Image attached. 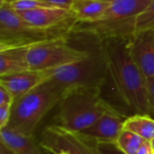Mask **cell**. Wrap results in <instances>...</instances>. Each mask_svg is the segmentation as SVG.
<instances>
[{
  "label": "cell",
  "instance_id": "cell-15",
  "mask_svg": "<svg viewBox=\"0 0 154 154\" xmlns=\"http://www.w3.org/2000/svg\"><path fill=\"white\" fill-rule=\"evenodd\" d=\"M123 130L130 131L145 141H151L154 137V119L149 115L135 114L126 117Z\"/></svg>",
  "mask_w": 154,
  "mask_h": 154
},
{
  "label": "cell",
  "instance_id": "cell-28",
  "mask_svg": "<svg viewBox=\"0 0 154 154\" xmlns=\"http://www.w3.org/2000/svg\"><path fill=\"white\" fill-rule=\"evenodd\" d=\"M102 1H106V2H112V1H115V0H102Z\"/></svg>",
  "mask_w": 154,
  "mask_h": 154
},
{
  "label": "cell",
  "instance_id": "cell-6",
  "mask_svg": "<svg viewBox=\"0 0 154 154\" xmlns=\"http://www.w3.org/2000/svg\"><path fill=\"white\" fill-rule=\"evenodd\" d=\"M96 45L79 49L70 45L69 38H65L32 46L27 54L30 70L43 71L82 60L90 55Z\"/></svg>",
  "mask_w": 154,
  "mask_h": 154
},
{
  "label": "cell",
  "instance_id": "cell-22",
  "mask_svg": "<svg viewBox=\"0 0 154 154\" xmlns=\"http://www.w3.org/2000/svg\"><path fill=\"white\" fill-rule=\"evenodd\" d=\"M147 81V88L149 93V100H150V106L152 115H154V78L146 79Z\"/></svg>",
  "mask_w": 154,
  "mask_h": 154
},
{
  "label": "cell",
  "instance_id": "cell-13",
  "mask_svg": "<svg viewBox=\"0 0 154 154\" xmlns=\"http://www.w3.org/2000/svg\"><path fill=\"white\" fill-rule=\"evenodd\" d=\"M29 49L17 47L0 51V76L30 70L27 60Z\"/></svg>",
  "mask_w": 154,
  "mask_h": 154
},
{
  "label": "cell",
  "instance_id": "cell-9",
  "mask_svg": "<svg viewBox=\"0 0 154 154\" xmlns=\"http://www.w3.org/2000/svg\"><path fill=\"white\" fill-rule=\"evenodd\" d=\"M131 54L144 78H154V31H144L134 35Z\"/></svg>",
  "mask_w": 154,
  "mask_h": 154
},
{
  "label": "cell",
  "instance_id": "cell-20",
  "mask_svg": "<svg viewBox=\"0 0 154 154\" xmlns=\"http://www.w3.org/2000/svg\"><path fill=\"white\" fill-rule=\"evenodd\" d=\"M13 105L14 104H6L4 106H0V129L7 126L11 116Z\"/></svg>",
  "mask_w": 154,
  "mask_h": 154
},
{
  "label": "cell",
  "instance_id": "cell-17",
  "mask_svg": "<svg viewBox=\"0 0 154 154\" xmlns=\"http://www.w3.org/2000/svg\"><path fill=\"white\" fill-rule=\"evenodd\" d=\"M149 30L154 31V0L137 16L135 23V34Z\"/></svg>",
  "mask_w": 154,
  "mask_h": 154
},
{
  "label": "cell",
  "instance_id": "cell-1",
  "mask_svg": "<svg viewBox=\"0 0 154 154\" xmlns=\"http://www.w3.org/2000/svg\"><path fill=\"white\" fill-rule=\"evenodd\" d=\"M134 38H112L100 43L107 64L106 79L121 102L134 115L152 116L147 81L131 54Z\"/></svg>",
  "mask_w": 154,
  "mask_h": 154
},
{
  "label": "cell",
  "instance_id": "cell-2",
  "mask_svg": "<svg viewBox=\"0 0 154 154\" xmlns=\"http://www.w3.org/2000/svg\"><path fill=\"white\" fill-rule=\"evenodd\" d=\"M101 87H84L61 95L54 120L67 130L82 132L101 116L116 109L102 97Z\"/></svg>",
  "mask_w": 154,
  "mask_h": 154
},
{
  "label": "cell",
  "instance_id": "cell-16",
  "mask_svg": "<svg viewBox=\"0 0 154 154\" xmlns=\"http://www.w3.org/2000/svg\"><path fill=\"white\" fill-rule=\"evenodd\" d=\"M145 142L139 135L126 130H123L115 141L117 147L126 154H136L142 144Z\"/></svg>",
  "mask_w": 154,
  "mask_h": 154
},
{
  "label": "cell",
  "instance_id": "cell-21",
  "mask_svg": "<svg viewBox=\"0 0 154 154\" xmlns=\"http://www.w3.org/2000/svg\"><path fill=\"white\" fill-rule=\"evenodd\" d=\"M14 98L12 94L5 88L0 86V106H4L6 104H14Z\"/></svg>",
  "mask_w": 154,
  "mask_h": 154
},
{
  "label": "cell",
  "instance_id": "cell-7",
  "mask_svg": "<svg viewBox=\"0 0 154 154\" xmlns=\"http://www.w3.org/2000/svg\"><path fill=\"white\" fill-rule=\"evenodd\" d=\"M39 143L42 149L52 154L60 152L69 154H100L97 141L81 132L69 131L58 125L46 127Z\"/></svg>",
  "mask_w": 154,
  "mask_h": 154
},
{
  "label": "cell",
  "instance_id": "cell-4",
  "mask_svg": "<svg viewBox=\"0 0 154 154\" xmlns=\"http://www.w3.org/2000/svg\"><path fill=\"white\" fill-rule=\"evenodd\" d=\"M44 71L47 76L44 82L62 94L77 88H103L106 82L107 64L101 44H97L88 58Z\"/></svg>",
  "mask_w": 154,
  "mask_h": 154
},
{
  "label": "cell",
  "instance_id": "cell-5",
  "mask_svg": "<svg viewBox=\"0 0 154 154\" xmlns=\"http://www.w3.org/2000/svg\"><path fill=\"white\" fill-rule=\"evenodd\" d=\"M61 93L47 82L14 100L7 126L23 134L32 135L39 123L61 98Z\"/></svg>",
  "mask_w": 154,
  "mask_h": 154
},
{
  "label": "cell",
  "instance_id": "cell-26",
  "mask_svg": "<svg viewBox=\"0 0 154 154\" xmlns=\"http://www.w3.org/2000/svg\"><path fill=\"white\" fill-rule=\"evenodd\" d=\"M150 143H151V145H152V150H153L154 152V137L150 141Z\"/></svg>",
  "mask_w": 154,
  "mask_h": 154
},
{
  "label": "cell",
  "instance_id": "cell-10",
  "mask_svg": "<svg viewBox=\"0 0 154 154\" xmlns=\"http://www.w3.org/2000/svg\"><path fill=\"white\" fill-rule=\"evenodd\" d=\"M46 72L26 70L11 75L0 76V86L8 90L14 100L27 94L45 81Z\"/></svg>",
  "mask_w": 154,
  "mask_h": 154
},
{
  "label": "cell",
  "instance_id": "cell-8",
  "mask_svg": "<svg viewBox=\"0 0 154 154\" xmlns=\"http://www.w3.org/2000/svg\"><path fill=\"white\" fill-rule=\"evenodd\" d=\"M27 23L40 28H54L65 24H73L77 19L73 13L60 7H43L27 11H16Z\"/></svg>",
  "mask_w": 154,
  "mask_h": 154
},
{
  "label": "cell",
  "instance_id": "cell-25",
  "mask_svg": "<svg viewBox=\"0 0 154 154\" xmlns=\"http://www.w3.org/2000/svg\"><path fill=\"white\" fill-rule=\"evenodd\" d=\"M15 1H18V0H0V4H12Z\"/></svg>",
  "mask_w": 154,
  "mask_h": 154
},
{
  "label": "cell",
  "instance_id": "cell-24",
  "mask_svg": "<svg viewBox=\"0 0 154 154\" xmlns=\"http://www.w3.org/2000/svg\"><path fill=\"white\" fill-rule=\"evenodd\" d=\"M136 154H154V152L152 148L150 141H145L142 144V146L140 147L139 151L137 152Z\"/></svg>",
  "mask_w": 154,
  "mask_h": 154
},
{
  "label": "cell",
  "instance_id": "cell-18",
  "mask_svg": "<svg viewBox=\"0 0 154 154\" xmlns=\"http://www.w3.org/2000/svg\"><path fill=\"white\" fill-rule=\"evenodd\" d=\"M10 5L15 11H27L43 7H57L40 0H18L10 4Z\"/></svg>",
  "mask_w": 154,
  "mask_h": 154
},
{
  "label": "cell",
  "instance_id": "cell-12",
  "mask_svg": "<svg viewBox=\"0 0 154 154\" xmlns=\"http://www.w3.org/2000/svg\"><path fill=\"white\" fill-rule=\"evenodd\" d=\"M1 143L14 154H44L32 135L23 134L5 126L0 129Z\"/></svg>",
  "mask_w": 154,
  "mask_h": 154
},
{
  "label": "cell",
  "instance_id": "cell-11",
  "mask_svg": "<svg viewBox=\"0 0 154 154\" xmlns=\"http://www.w3.org/2000/svg\"><path fill=\"white\" fill-rule=\"evenodd\" d=\"M125 119L116 110L108 112L81 133L97 142H115L123 131Z\"/></svg>",
  "mask_w": 154,
  "mask_h": 154
},
{
  "label": "cell",
  "instance_id": "cell-27",
  "mask_svg": "<svg viewBox=\"0 0 154 154\" xmlns=\"http://www.w3.org/2000/svg\"><path fill=\"white\" fill-rule=\"evenodd\" d=\"M55 154H69L68 152H58V153H55Z\"/></svg>",
  "mask_w": 154,
  "mask_h": 154
},
{
  "label": "cell",
  "instance_id": "cell-3",
  "mask_svg": "<svg viewBox=\"0 0 154 154\" xmlns=\"http://www.w3.org/2000/svg\"><path fill=\"white\" fill-rule=\"evenodd\" d=\"M73 24L40 28L23 20L9 4H0V51L17 47L31 48L41 43L68 38Z\"/></svg>",
  "mask_w": 154,
  "mask_h": 154
},
{
  "label": "cell",
  "instance_id": "cell-23",
  "mask_svg": "<svg viewBox=\"0 0 154 154\" xmlns=\"http://www.w3.org/2000/svg\"><path fill=\"white\" fill-rule=\"evenodd\" d=\"M40 1L46 2L54 6L69 9V10H70V6L73 3V0H40Z\"/></svg>",
  "mask_w": 154,
  "mask_h": 154
},
{
  "label": "cell",
  "instance_id": "cell-14",
  "mask_svg": "<svg viewBox=\"0 0 154 154\" xmlns=\"http://www.w3.org/2000/svg\"><path fill=\"white\" fill-rule=\"evenodd\" d=\"M110 2L102 0H73L70 11L77 22H91L101 16Z\"/></svg>",
  "mask_w": 154,
  "mask_h": 154
},
{
  "label": "cell",
  "instance_id": "cell-19",
  "mask_svg": "<svg viewBox=\"0 0 154 154\" xmlns=\"http://www.w3.org/2000/svg\"><path fill=\"white\" fill-rule=\"evenodd\" d=\"M100 154H126L121 151L115 142H97Z\"/></svg>",
  "mask_w": 154,
  "mask_h": 154
}]
</instances>
